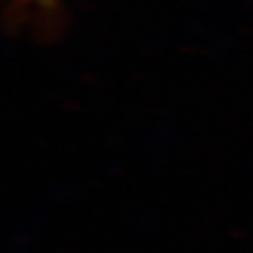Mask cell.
<instances>
[{"label":"cell","instance_id":"cell-1","mask_svg":"<svg viewBox=\"0 0 253 253\" xmlns=\"http://www.w3.org/2000/svg\"><path fill=\"white\" fill-rule=\"evenodd\" d=\"M41 2H44V0H41Z\"/></svg>","mask_w":253,"mask_h":253}]
</instances>
